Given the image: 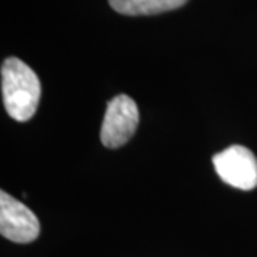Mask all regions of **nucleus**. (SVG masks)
I'll use <instances>...</instances> for the list:
<instances>
[{"instance_id":"nucleus-1","label":"nucleus","mask_w":257,"mask_h":257,"mask_svg":"<svg viewBox=\"0 0 257 257\" xmlns=\"http://www.w3.org/2000/svg\"><path fill=\"white\" fill-rule=\"evenodd\" d=\"M2 94L10 117L28 121L37 110L42 84L37 74L25 62L9 57L2 64Z\"/></svg>"},{"instance_id":"nucleus-2","label":"nucleus","mask_w":257,"mask_h":257,"mask_svg":"<svg viewBox=\"0 0 257 257\" xmlns=\"http://www.w3.org/2000/svg\"><path fill=\"white\" fill-rule=\"evenodd\" d=\"M139 124L136 101L126 94H119L107 103L101 124L100 140L109 149H117L127 143Z\"/></svg>"},{"instance_id":"nucleus-3","label":"nucleus","mask_w":257,"mask_h":257,"mask_svg":"<svg viewBox=\"0 0 257 257\" xmlns=\"http://www.w3.org/2000/svg\"><path fill=\"white\" fill-rule=\"evenodd\" d=\"M213 166L223 182L240 190L257 187V157L247 147L230 146L213 156Z\"/></svg>"},{"instance_id":"nucleus-5","label":"nucleus","mask_w":257,"mask_h":257,"mask_svg":"<svg viewBox=\"0 0 257 257\" xmlns=\"http://www.w3.org/2000/svg\"><path fill=\"white\" fill-rule=\"evenodd\" d=\"M189 0H109L110 6L120 15L150 16L182 8Z\"/></svg>"},{"instance_id":"nucleus-4","label":"nucleus","mask_w":257,"mask_h":257,"mask_svg":"<svg viewBox=\"0 0 257 257\" xmlns=\"http://www.w3.org/2000/svg\"><path fill=\"white\" fill-rule=\"evenodd\" d=\"M0 233L15 243H30L40 234L36 214L5 190L0 192Z\"/></svg>"}]
</instances>
